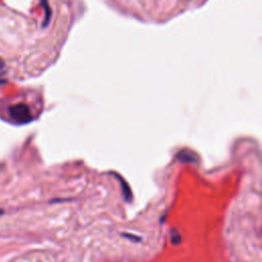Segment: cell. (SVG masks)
I'll return each mask as SVG.
<instances>
[{"instance_id": "7a4b0ae2", "label": "cell", "mask_w": 262, "mask_h": 262, "mask_svg": "<svg viewBox=\"0 0 262 262\" xmlns=\"http://www.w3.org/2000/svg\"><path fill=\"white\" fill-rule=\"evenodd\" d=\"M171 240H172L173 244H179L180 240H182V239H180V236L176 232V233L172 234V239H171Z\"/></svg>"}, {"instance_id": "277c9868", "label": "cell", "mask_w": 262, "mask_h": 262, "mask_svg": "<svg viewBox=\"0 0 262 262\" xmlns=\"http://www.w3.org/2000/svg\"><path fill=\"white\" fill-rule=\"evenodd\" d=\"M4 212H3V210H1V209H0V216H1L2 214H3Z\"/></svg>"}, {"instance_id": "6da1fadb", "label": "cell", "mask_w": 262, "mask_h": 262, "mask_svg": "<svg viewBox=\"0 0 262 262\" xmlns=\"http://www.w3.org/2000/svg\"><path fill=\"white\" fill-rule=\"evenodd\" d=\"M8 114L16 123H28L32 119L30 109L24 104L14 105L8 108Z\"/></svg>"}, {"instance_id": "3957f363", "label": "cell", "mask_w": 262, "mask_h": 262, "mask_svg": "<svg viewBox=\"0 0 262 262\" xmlns=\"http://www.w3.org/2000/svg\"><path fill=\"white\" fill-rule=\"evenodd\" d=\"M3 68H4V62L0 59V70L3 69Z\"/></svg>"}]
</instances>
